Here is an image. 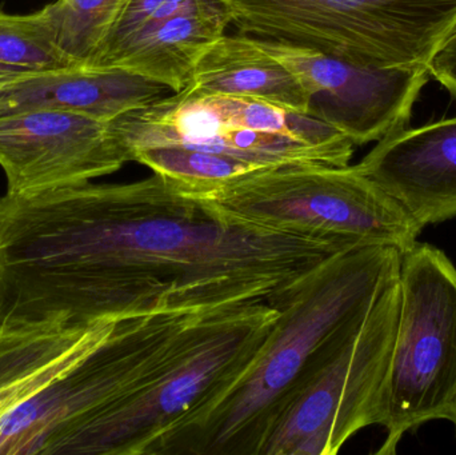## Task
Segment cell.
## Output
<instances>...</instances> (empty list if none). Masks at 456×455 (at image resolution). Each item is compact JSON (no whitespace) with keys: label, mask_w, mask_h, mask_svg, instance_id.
Instances as JSON below:
<instances>
[{"label":"cell","mask_w":456,"mask_h":455,"mask_svg":"<svg viewBox=\"0 0 456 455\" xmlns=\"http://www.w3.org/2000/svg\"><path fill=\"white\" fill-rule=\"evenodd\" d=\"M428 69L430 77L438 80L456 99V27L439 45Z\"/></svg>","instance_id":"obj_19"},{"label":"cell","mask_w":456,"mask_h":455,"mask_svg":"<svg viewBox=\"0 0 456 455\" xmlns=\"http://www.w3.org/2000/svg\"><path fill=\"white\" fill-rule=\"evenodd\" d=\"M195 194L238 226L319 238L343 248L386 246L404 254L423 230L356 165L279 166Z\"/></svg>","instance_id":"obj_5"},{"label":"cell","mask_w":456,"mask_h":455,"mask_svg":"<svg viewBox=\"0 0 456 455\" xmlns=\"http://www.w3.org/2000/svg\"><path fill=\"white\" fill-rule=\"evenodd\" d=\"M130 162V150L110 122L50 110L0 118V167L8 194L87 183Z\"/></svg>","instance_id":"obj_11"},{"label":"cell","mask_w":456,"mask_h":455,"mask_svg":"<svg viewBox=\"0 0 456 455\" xmlns=\"http://www.w3.org/2000/svg\"><path fill=\"white\" fill-rule=\"evenodd\" d=\"M359 170L422 229L456 216V117L385 136Z\"/></svg>","instance_id":"obj_12"},{"label":"cell","mask_w":456,"mask_h":455,"mask_svg":"<svg viewBox=\"0 0 456 455\" xmlns=\"http://www.w3.org/2000/svg\"><path fill=\"white\" fill-rule=\"evenodd\" d=\"M399 306L398 280L331 342L262 455H335L361 430L383 427Z\"/></svg>","instance_id":"obj_7"},{"label":"cell","mask_w":456,"mask_h":455,"mask_svg":"<svg viewBox=\"0 0 456 455\" xmlns=\"http://www.w3.org/2000/svg\"><path fill=\"white\" fill-rule=\"evenodd\" d=\"M401 251L332 254L275 297L278 318L248 370L221 397L176 422L150 455H262L331 342L399 280Z\"/></svg>","instance_id":"obj_3"},{"label":"cell","mask_w":456,"mask_h":455,"mask_svg":"<svg viewBox=\"0 0 456 455\" xmlns=\"http://www.w3.org/2000/svg\"><path fill=\"white\" fill-rule=\"evenodd\" d=\"M255 40L307 91L308 115L339 128L356 146L409 127L412 109L431 77L428 67L355 66L313 48Z\"/></svg>","instance_id":"obj_10"},{"label":"cell","mask_w":456,"mask_h":455,"mask_svg":"<svg viewBox=\"0 0 456 455\" xmlns=\"http://www.w3.org/2000/svg\"><path fill=\"white\" fill-rule=\"evenodd\" d=\"M186 88L247 96L289 111L310 112L311 96L297 77L248 35L219 37L198 61Z\"/></svg>","instance_id":"obj_14"},{"label":"cell","mask_w":456,"mask_h":455,"mask_svg":"<svg viewBox=\"0 0 456 455\" xmlns=\"http://www.w3.org/2000/svg\"><path fill=\"white\" fill-rule=\"evenodd\" d=\"M276 318L271 304L208 313L175 362L99 424L86 455H150L176 422L221 397L248 370Z\"/></svg>","instance_id":"obj_8"},{"label":"cell","mask_w":456,"mask_h":455,"mask_svg":"<svg viewBox=\"0 0 456 455\" xmlns=\"http://www.w3.org/2000/svg\"><path fill=\"white\" fill-rule=\"evenodd\" d=\"M345 251L238 226L165 176L0 197V326L271 304Z\"/></svg>","instance_id":"obj_1"},{"label":"cell","mask_w":456,"mask_h":455,"mask_svg":"<svg viewBox=\"0 0 456 455\" xmlns=\"http://www.w3.org/2000/svg\"><path fill=\"white\" fill-rule=\"evenodd\" d=\"M182 13H228L224 0H126L98 53L85 67H96L126 43Z\"/></svg>","instance_id":"obj_17"},{"label":"cell","mask_w":456,"mask_h":455,"mask_svg":"<svg viewBox=\"0 0 456 455\" xmlns=\"http://www.w3.org/2000/svg\"><path fill=\"white\" fill-rule=\"evenodd\" d=\"M208 313L0 326V455H86L99 424L175 362Z\"/></svg>","instance_id":"obj_2"},{"label":"cell","mask_w":456,"mask_h":455,"mask_svg":"<svg viewBox=\"0 0 456 455\" xmlns=\"http://www.w3.org/2000/svg\"><path fill=\"white\" fill-rule=\"evenodd\" d=\"M228 13H182L136 35L99 66L141 75L179 93L203 53L226 34Z\"/></svg>","instance_id":"obj_15"},{"label":"cell","mask_w":456,"mask_h":455,"mask_svg":"<svg viewBox=\"0 0 456 455\" xmlns=\"http://www.w3.org/2000/svg\"><path fill=\"white\" fill-rule=\"evenodd\" d=\"M0 64L18 69L71 67L43 28L37 12L8 13L0 10Z\"/></svg>","instance_id":"obj_18"},{"label":"cell","mask_w":456,"mask_h":455,"mask_svg":"<svg viewBox=\"0 0 456 455\" xmlns=\"http://www.w3.org/2000/svg\"><path fill=\"white\" fill-rule=\"evenodd\" d=\"M10 72H18V69H11V67L4 66V64H0V75L10 74Z\"/></svg>","instance_id":"obj_21"},{"label":"cell","mask_w":456,"mask_h":455,"mask_svg":"<svg viewBox=\"0 0 456 455\" xmlns=\"http://www.w3.org/2000/svg\"><path fill=\"white\" fill-rule=\"evenodd\" d=\"M126 0H55L37 11L43 28L72 66H86L111 31Z\"/></svg>","instance_id":"obj_16"},{"label":"cell","mask_w":456,"mask_h":455,"mask_svg":"<svg viewBox=\"0 0 456 455\" xmlns=\"http://www.w3.org/2000/svg\"><path fill=\"white\" fill-rule=\"evenodd\" d=\"M110 125L131 157L150 147L208 155L221 183L279 166H348L356 147L339 128L313 115L190 88L126 112Z\"/></svg>","instance_id":"obj_4"},{"label":"cell","mask_w":456,"mask_h":455,"mask_svg":"<svg viewBox=\"0 0 456 455\" xmlns=\"http://www.w3.org/2000/svg\"><path fill=\"white\" fill-rule=\"evenodd\" d=\"M168 88L119 69L85 66L0 75V118L28 111H69L111 122L162 98Z\"/></svg>","instance_id":"obj_13"},{"label":"cell","mask_w":456,"mask_h":455,"mask_svg":"<svg viewBox=\"0 0 456 455\" xmlns=\"http://www.w3.org/2000/svg\"><path fill=\"white\" fill-rule=\"evenodd\" d=\"M399 286L386 440L378 455L395 454L407 433L444 419L456 387L454 264L441 248L418 242L402 256Z\"/></svg>","instance_id":"obj_9"},{"label":"cell","mask_w":456,"mask_h":455,"mask_svg":"<svg viewBox=\"0 0 456 455\" xmlns=\"http://www.w3.org/2000/svg\"><path fill=\"white\" fill-rule=\"evenodd\" d=\"M239 34L362 67H428L456 27V0H224Z\"/></svg>","instance_id":"obj_6"},{"label":"cell","mask_w":456,"mask_h":455,"mask_svg":"<svg viewBox=\"0 0 456 455\" xmlns=\"http://www.w3.org/2000/svg\"><path fill=\"white\" fill-rule=\"evenodd\" d=\"M444 419L452 422L454 425L456 429V387L454 395H452V401H450L449 408H447L446 416H444Z\"/></svg>","instance_id":"obj_20"}]
</instances>
